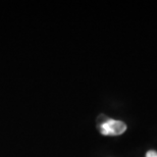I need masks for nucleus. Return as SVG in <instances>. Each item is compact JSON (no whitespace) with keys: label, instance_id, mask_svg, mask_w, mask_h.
Listing matches in <instances>:
<instances>
[{"label":"nucleus","instance_id":"obj_1","mask_svg":"<svg viewBox=\"0 0 157 157\" xmlns=\"http://www.w3.org/2000/svg\"><path fill=\"white\" fill-rule=\"evenodd\" d=\"M98 130L103 136H119L127 130V124L124 121L107 117L105 121L98 125Z\"/></svg>","mask_w":157,"mask_h":157},{"label":"nucleus","instance_id":"obj_2","mask_svg":"<svg viewBox=\"0 0 157 157\" xmlns=\"http://www.w3.org/2000/svg\"><path fill=\"white\" fill-rule=\"evenodd\" d=\"M146 157H157V152L154 150H150L146 153Z\"/></svg>","mask_w":157,"mask_h":157}]
</instances>
